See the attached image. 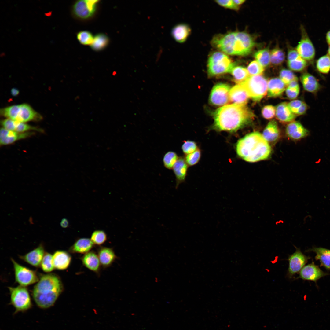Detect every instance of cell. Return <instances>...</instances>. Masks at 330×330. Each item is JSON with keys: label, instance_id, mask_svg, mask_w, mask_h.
I'll return each mask as SVG.
<instances>
[{"label": "cell", "instance_id": "6da1fadb", "mask_svg": "<svg viewBox=\"0 0 330 330\" xmlns=\"http://www.w3.org/2000/svg\"><path fill=\"white\" fill-rule=\"evenodd\" d=\"M254 117V113L245 105H226L215 112L212 128L217 131L235 132L250 124Z\"/></svg>", "mask_w": 330, "mask_h": 330}, {"label": "cell", "instance_id": "7a4b0ae2", "mask_svg": "<svg viewBox=\"0 0 330 330\" xmlns=\"http://www.w3.org/2000/svg\"><path fill=\"white\" fill-rule=\"evenodd\" d=\"M211 43L213 46L227 55L240 56L249 54L255 45L250 35L238 31L216 35Z\"/></svg>", "mask_w": 330, "mask_h": 330}, {"label": "cell", "instance_id": "3957f363", "mask_svg": "<svg viewBox=\"0 0 330 330\" xmlns=\"http://www.w3.org/2000/svg\"><path fill=\"white\" fill-rule=\"evenodd\" d=\"M63 289L61 280L57 274H42L33 288V298L39 308L47 309L54 305Z\"/></svg>", "mask_w": 330, "mask_h": 330}, {"label": "cell", "instance_id": "277c9868", "mask_svg": "<svg viewBox=\"0 0 330 330\" xmlns=\"http://www.w3.org/2000/svg\"><path fill=\"white\" fill-rule=\"evenodd\" d=\"M238 155L245 161L255 162L268 158L271 148L262 134L256 131L239 139L236 145Z\"/></svg>", "mask_w": 330, "mask_h": 330}, {"label": "cell", "instance_id": "5b68a950", "mask_svg": "<svg viewBox=\"0 0 330 330\" xmlns=\"http://www.w3.org/2000/svg\"><path fill=\"white\" fill-rule=\"evenodd\" d=\"M1 114L8 119L25 123L39 120L42 117L31 106L25 104L13 105L2 108L1 110Z\"/></svg>", "mask_w": 330, "mask_h": 330}, {"label": "cell", "instance_id": "8992f818", "mask_svg": "<svg viewBox=\"0 0 330 330\" xmlns=\"http://www.w3.org/2000/svg\"><path fill=\"white\" fill-rule=\"evenodd\" d=\"M234 66V63L229 57L221 51L213 52L208 58V72L211 76L231 72Z\"/></svg>", "mask_w": 330, "mask_h": 330}, {"label": "cell", "instance_id": "52a82bcc", "mask_svg": "<svg viewBox=\"0 0 330 330\" xmlns=\"http://www.w3.org/2000/svg\"><path fill=\"white\" fill-rule=\"evenodd\" d=\"M239 84L246 91L249 97L256 102L260 101L267 93L268 82L261 75L249 76Z\"/></svg>", "mask_w": 330, "mask_h": 330}, {"label": "cell", "instance_id": "ba28073f", "mask_svg": "<svg viewBox=\"0 0 330 330\" xmlns=\"http://www.w3.org/2000/svg\"><path fill=\"white\" fill-rule=\"evenodd\" d=\"M8 288L10 304L15 309L14 314L25 312L32 307L31 298L26 287L20 285L15 287H8Z\"/></svg>", "mask_w": 330, "mask_h": 330}, {"label": "cell", "instance_id": "9c48e42d", "mask_svg": "<svg viewBox=\"0 0 330 330\" xmlns=\"http://www.w3.org/2000/svg\"><path fill=\"white\" fill-rule=\"evenodd\" d=\"M14 271L16 281L20 285L27 286L37 282L39 279L36 272L22 266L11 258Z\"/></svg>", "mask_w": 330, "mask_h": 330}, {"label": "cell", "instance_id": "30bf717a", "mask_svg": "<svg viewBox=\"0 0 330 330\" xmlns=\"http://www.w3.org/2000/svg\"><path fill=\"white\" fill-rule=\"evenodd\" d=\"M302 37L296 50L300 56L307 62L313 61L315 56V47L305 29L301 27Z\"/></svg>", "mask_w": 330, "mask_h": 330}, {"label": "cell", "instance_id": "8fae6325", "mask_svg": "<svg viewBox=\"0 0 330 330\" xmlns=\"http://www.w3.org/2000/svg\"><path fill=\"white\" fill-rule=\"evenodd\" d=\"M295 248V252L290 255L288 258L289 265L287 275L290 278L299 272L310 258L304 254L299 248Z\"/></svg>", "mask_w": 330, "mask_h": 330}, {"label": "cell", "instance_id": "7c38bea8", "mask_svg": "<svg viewBox=\"0 0 330 330\" xmlns=\"http://www.w3.org/2000/svg\"><path fill=\"white\" fill-rule=\"evenodd\" d=\"M230 87L228 85L219 83L215 86L212 90L209 100L211 104L217 106L228 103L230 100Z\"/></svg>", "mask_w": 330, "mask_h": 330}, {"label": "cell", "instance_id": "4fadbf2b", "mask_svg": "<svg viewBox=\"0 0 330 330\" xmlns=\"http://www.w3.org/2000/svg\"><path fill=\"white\" fill-rule=\"evenodd\" d=\"M98 1L96 0L78 1L73 5V13L76 16L82 19L90 18L95 13Z\"/></svg>", "mask_w": 330, "mask_h": 330}, {"label": "cell", "instance_id": "5bb4252c", "mask_svg": "<svg viewBox=\"0 0 330 330\" xmlns=\"http://www.w3.org/2000/svg\"><path fill=\"white\" fill-rule=\"evenodd\" d=\"M328 274L323 271L318 266L312 262L305 266L302 268L299 272V275L297 278L316 282L318 280Z\"/></svg>", "mask_w": 330, "mask_h": 330}, {"label": "cell", "instance_id": "9a60e30c", "mask_svg": "<svg viewBox=\"0 0 330 330\" xmlns=\"http://www.w3.org/2000/svg\"><path fill=\"white\" fill-rule=\"evenodd\" d=\"M31 132L18 133L2 127L0 131V144L4 145L11 144L17 141L29 137Z\"/></svg>", "mask_w": 330, "mask_h": 330}, {"label": "cell", "instance_id": "2e32d148", "mask_svg": "<svg viewBox=\"0 0 330 330\" xmlns=\"http://www.w3.org/2000/svg\"><path fill=\"white\" fill-rule=\"evenodd\" d=\"M45 253L43 245L41 243L37 248L20 257L31 266L37 267L40 266Z\"/></svg>", "mask_w": 330, "mask_h": 330}, {"label": "cell", "instance_id": "e0dca14e", "mask_svg": "<svg viewBox=\"0 0 330 330\" xmlns=\"http://www.w3.org/2000/svg\"><path fill=\"white\" fill-rule=\"evenodd\" d=\"M286 132L288 137L295 140L304 138L309 134L308 130L300 123L296 121H293L287 125Z\"/></svg>", "mask_w": 330, "mask_h": 330}, {"label": "cell", "instance_id": "ac0fdd59", "mask_svg": "<svg viewBox=\"0 0 330 330\" xmlns=\"http://www.w3.org/2000/svg\"><path fill=\"white\" fill-rule=\"evenodd\" d=\"M249 98L247 92L240 84L235 86L230 89L229 99L234 104L245 105Z\"/></svg>", "mask_w": 330, "mask_h": 330}, {"label": "cell", "instance_id": "d6986e66", "mask_svg": "<svg viewBox=\"0 0 330 330\" xmlns=\"http://www.w3.org/2000/svg\"><path fill=\"white\" fill-rule=\"evenodd\" d=\"M188 168V164L185 158L179 157L173 168L176 177V189L178 188L180 184L185 182Z\"/></svg>", "mask_w": 330, "mask_h": 330}, {"label": "cell", "instance_id": "ffe728a7", "mask_svg": "<svg viewBox=\"0 0 330 330\" xmlns=\"http://www.w3.org/2000/svg\"><path fill=\"white\" fill-rule=\"evenodd\" d=\"M72 260L71 255L68 252L63 250H57L53 255V260L55 269L63 270L69 266Z\"/></svg>", "mask_w": 330, "mask_h": 330}, {"label": "cell", "instance_id": "44dd1931", "mask_svg": "<svg viewBox=\"0 0 330 330\" xmlns=\"http://www.w3.org/2000/svg\"><path fill=\"white\" fill-rule=\"evenodd\" d=\"M97 252L101 265L104 268L110 266L117 258L113 249L110 248L101 247Z\"/></svg>", "mask_w": 330, "mask_h": 330}, {"label": "cell", "instance_id": "7402d4cb", "mask_svg": "<svg viewBox=\"0 0 330 330\" xmlns=\"http://www.w3.org/2000/svg\"><path fill=\"white\" fill-rule=\"evenodd\" d=\"M276 114L277 119L284 123H290L293 121L296 116L289 108L288 103L284 102L279 104L277 106Z\"/></svg>", "mask_w": 330, "mask_h": 330}, {"label": "cell", "instance_id": "603a6c76", "mask_svg": "<svg viewBox=\"0 0 330 330\" xmlns=\"http://www.w3.org/2000/svg\"><path fill=\"white\" fill-rule=\"evenodd\" d=\"M4 125L6 129L18 133L29 132L32 130L41 131V129L25 123L20 122L10 119L6 120Z\"/></svg>", "mask_w": 330, "mask_h": 330}, {"label": "cell", "instance_id": "cb8c5ba5", "mask_svg": "<svg viewBox=\"0 0 330 330\" xmlns=\"http://www.w3.org/2000/svg\"><path fill=\"white\" fill-rule=\"evenodd\" d=\"M191 32V29L186 24L181 23L174 26L171 31V34L177 42L182 43L186 41Z\"/></svg>", "mask_w": 330, "mask_h": 330}, {"label": "cell", "instance_id": "d4e9b609", "mask_svg": "<svg viewBox=\"0 0 330 330\" xmlns=\"http://www.w3.org/2000/svg\"><path fill=\"white\" fill-rule=\"evenodd\" d=\"M94 245L90 239L86 238H80L76 240L70 248L69 250L72 253L85 254L90 251Z\"/></svg>", "mask_w": 330, "mask_h": 330}, {"label": "cell", "instance_id": "484cf974", "mask_svg": "<svg viewBox=\"0 0 330 330\" xmlns=\"http://www.w3.org/2000/svg\"><path fill=\"white\" fill-rule=\"evenodd\" d=\"M83 265L88 269L98 273L101 263L97 255L94 251H90L85 254L81 258Z\"/></svg>", "mask_w": 330, "mask_h": 330}, {"label": "cell", "instance_id": "4316f807", "mask_svg": "<svg viewBox=\"0 0 330 330\" xmlns=\"http://www.w3.org/2000/svg\"><path fill=\"white\" fill-rule=\"evenodd\" d=\"M286 86L280 78H276L270 79L268 82V96L276 97L280 96L285 90Z\"/></svg>", "mask_w": 330, "mask_h": 330}, {"label": "cell", "instance_id": "83f0119b", "mask_svg": "<svg viewBox=\"0 0 330 330\" xmlns=\"http://www.w3.org/2000/svg\"><path fill=\"white\" fill-rule=\"evenodd\" d=\"M304 89L311 93H315L320 88V85L315 77L308 73H305L300 78Z\"/></svg>", "mask_w": 330, "mask_h": 330}, {"label": "cell", "instance_id": "f1b7e54d", "mask_svg": "<svg viewBox=\"0 0 330 330\" xmlns=\"http://www.w3.org/2000/svg\"><path fill=\"white\" fill-rule=\"evenodd\" d=\"M309 250L315 253V259L320 261L321 266H323L327 270H330V250L322 247H313Z\"/></svg>", "mask_w": 330, "mask_h": 330}, {"label": "cell", "instance_id": "f546056e", "mask_svg": "<svg viewBox=\"0 0 330 330\" xmlns=\"http://www.w3.org/2000/svg\"><path fill=\"white\" fill-rule=\"evenodd\" d=\"M262 135L267 142H274L278 139L280 131L276 121L272 120L268 123L263 132Z\"/></svg>", "mask_w": 330, "mask_h": 330}, {"label": "cell", "instance_id": "4dcf8cb0", "mask_svg": "<svg viewBox=\"0 0 330 330\" xmlns=\"http://www.w3.org/2000/svg\"><path fill=\"white\" fill-rule=\"evenodd\" d=\"M231 73L235 82L240 84L249 76L247 69L241 66H234Z\"/></svg>", "mask_w": 330, "mask_h": 330}, {"label": "cell", "instance_id": "1f68e13d", "mask_svg": "<svg viewBox=\"0 0 330 330\" xmlns=\"http://www.w3.org/2000/svg\"><path fill=\"white\" fill-rule=\"evenodd\" d=\"M254 58L263 67L268 66L270 63V52L267 48L259 50L254 55Z\"/></svg>", "mask_w": 330, "mask_h": 330}, {"label": "cell", "instance_id": "d6a6232c", "mask_svg": "<svg viewBox=\"0 0 330 330\" xmlns=\"http://www.w3.org/2000/svg\"><path fill=\"white\" fill-rule=\"evenodd\" d=\"M108 42V38L106 35L103 34H99L94 37L90 46L93 50L99 51L105 48Z\"/></svg>", "mask_w": 330, "mask_h": 330}, {"label": "cell", "instance_id": "836d02e7", "mask_svg": "<svg viewBox=\"0 0 330 330\" xmlns=\"http://www.w3.org/2000/svg\"><path fill=\"white\" fill-rule=\"evenodd\" d=\"M317 69L320 73L324 74L328 73L330 71V57L326 54L319 58L316 61Z\"/></svg>", "mask_w": 330, "mask_h": 330}, {"label": "cell", "instance_id": "e575fe53", "mask_svg": "<svg viewBox=\"0 0 330 330\" xmlns=\"http://www.w3.org/2000/svg\"><path fill=\"white\" fill-rule=\"evenodd\" d=\"M270 62L274 65L282 63L285 59V54L283 50L279 47L273 49L270 52Z\"/></svg>", "mask_w": 330, "mask_h": 330}, {"label": "cell", "instance_id": "d590c367", "mask_svg": "<svg viewBox=\"0 0 330 330\" xmlns=\"http://www.w3.org/2000/svg\"><path fill=\"white\" fill-rule=\"evenodd\" d=\"M178 158L175 152L172 151L167 152L164 156L163 160L164 166L169 170L173 169Z\"/></svg>", "mask_w": 330, "mask_h": 330}, {"label": "cell", "instance_id": "8d00e7d4", "mask_svg": "<svg viewBox=\"0 0 330 330\" xmlns=\"http://www.w3.org/2000/svg\"><path fill=\"white\" fill-rule=\"evenodd\" d=\"M288 67L291 70L297 72L303 71L308 66L307 62L300 56L296 59L288 61Z\"/></svg>", "mask_w": 330, "mask_h": 330}, {"label": "cell", "instance_id": "74e56055", "mask_svg": "<svg viewBox=\"0 0 330 330\" xmlns=\"http://www.w3.org/2000/svg\"><path fill=\"white\" fill-rule=\"evenodd\" d=\"M40 266L45 272L50 273L55 269L53 260V255L50 253L45 252L42 259Z\"/></svg>", "mask_w": 330, "mask_h": 330}, {"label": "cell", "instance_id": "f35d334b", "mask_svg": "<svg viewBox=\"0 0 330 330\" xmlns=\"http://www.w3.org/2000/svg\"><path fill=\"white\" fill-rule=\"evenodd\" d=\"M107 235L102 230H96L92 233L90 240L94 244L100 245L105 243L107 240Z\"/></svg>", "mask_w": 330, "mask_h": 330}, {"label": "cell", "instance_id": "ab89813d", "mask_svg": "<svg viewBox=\"0 0 330 330\" xmlns=\"http://www.w3.org/2000/svg\"><path fill=\"white\" fill-rule=\"evenodd\" d=\"M247 70L249 76L261 75L264 71V67L255 60L249 63Z\"/></svg>", "mask_w": 330, "mask_h": 330}, {"label": "cell", "instance_id": "60d3db41", "mask_svg": "<svg viewBox=\"0 0 330 330\" xmlns=\"http://www.w3.org/2000/svg\"><path fill=\"white\" fill-rule=\"evenodd\" d=\"M77 37L80 43L84 45H91L94 38L92 34L86 31L79 32L77 34Z\"/></svg>", "mask_w": 330, "mask_h": 330}, {"label": "cell", "instance_id": "b9f144b4", "mask_svg": "<svg viewBox=\"0 0 330 330\" xmlns=\"http://www.w3.org/2000/svg\"><path fill=\"white\" fill-rule=\"evenodd\" d=\"M280 77L282 81L286 85L292 81L298 79L297 77L291 71L287 69H282L280 73Z\"/></svg>", "mask_w": 330, "mask_h": 330}, {"label": "cell", "instance_id": "7bdbcfd3", "mask_svg": "<svg viewBox=\"0 0 330 330\" xmlns=\"http://www.w3.org/2000/svg\"><path fill=\"white\" fill-rule=\"evenodd\" d=\"M200 149L197 148L194 152L187 155L185 159L188 165L192 166L198 163L200 160Z\"/></svg>", "mask_w": 330, "mask_h": 330}, {"label": "cell", "instance_id": "ee69618b", "mask_svg": "<svg viewBox=\"0 0 330 330\" xmlns=\"http://www.w3.org/2000/svg\"><path fill=\"white\" fill-rule=\"evenodd\" d=\"M182 148L183 152L186 155L191 153L197 149L196 142L189 140L184 141Z\"/></svg>", "mask_w": 330, "mask_h": 330}, {"label": "cell", "instance_id": "f6af8a7d", "mask_svg": "<svg viewBox=\"0 0 330 330\" xmlns=\"http://www.w3.org/2000/svg\"><path fill=\"white\" fill-rule=\"evenodd\" d=\"M276 109L272 105H267L263 107L262 113L263 117L267 119H270L275 116Z\"/></svg>", "mask_w": 330, "mask_h": 330}, {"label": "cell", "instance_id": "bcb514c9", "mask_svg": "<svg viewBox=\"0 0 330 330\" xmlns=\"http://www.w3.org/2000/svg\"><path fill=\"white\" fill-rule=\"evenodd\" d=\"M218 5L225 7L235 10H238L239 9L240 6L236 5L233 0H220L215 1Z\"/></svg>", "mask_w": 330, "mask_h": 330}, {"label": "cell", "instance_id": "7dc6e473", "mask_svg": "<svg viewBox=\"0 0 330 330\" xmlns=\"http://www.w3.org/2000/svg\"><path fill=\"white\" fill-rule=\"evenodd\" d=\"M303 102L300 100H295L288 103V105L291 111L296 115L298 110Z\"/></svg>", "mask_w": 330, "mask_h": 330}, {"label": "cell", "instance_id": "c3c4849f", "mask_svg": "<svg viewBox=\"0 0 330 330\" xmlns=\"http://www.w3.org/2000/svg\"><path fill=\"white\" fill-rule=\"evenodd\" d=\"M299 90V88L290 89L287 88L286 90V94L289 98L294 99L298 95Z\"/></svg>", "mask_w": 330, "mask_h": 330}, {"label": "cell", "instance_id": "681fc988", "mask_svg": "<svg viewBox=\"0 0 330 330\" xmlns=\"http://www.w3.org/2000/svg\"><path fill=\"white\" fill-rule=\"evenodd\" d=\"M300 56L296 49H290L288 50V61L294 60Z\"/></svg>", "mask_w": 330, "mask_h": 330}, {"label": "cell", "instance_id": "f907efd6", "mask_svg": "<svg viewBox=\"0 0 330 330\" xmlns=\"http://www.w3.org/2000/svg\"><path fill=\"white\" fill-rule=\"evenodd\" d=\"M307 105L304 102L298 110L296 115H301L304 114L306 113L307 109Z\"/></svg>", "mask_w": 330, "mask_h": 330}, {"label": "cell", "instance_id": "816d5d0a", "mask_svg": "<svg viewBox=\"0 0 330 330\" xmlns=\"http://www.w3.org/2000/svg\"><path fill=\"white\" fill-rule=\"evenodd\" d=\"M298 81V79H295L291 81L288 85L287 88L290 89L299 88Z\"/></svg>", "mask_w": 330, "mask_h": 330}, {"label": "cell", "instance_id": "f5cc1de1", "mask_svg": "<svg viewBox=\"0 0 330 330\" xmlns=\"http://www.w3.org/2000/svg\"><path fill=\"white\" fill-rule=\"evenodd\" d=\"M61 227L63 228H67L68 227L69 225L68 221L66 218H63L62 220L60 223Z\"/></svg>", "mask_w": 330, "mask_h": 330}, {"label": "cell", "instance_id": "db71d44e", "mask_svg": "<svg viewBox=\"0 0 330 330\" xmlns=\"http://www.w3.org/2000/svg\"><path fill=\"white\" fill-rule=\"evenodd\" d=\"M11 93L13 96H16L19 94V91L16 88H13L11 90Z\"/></svg>", "mask_w": 330, "mask_h": 330}, {"label": "cell", "instance_id": "11a10c76", "mask_svg": "<svg viewBox=\"0 0 330 330\" xmlns=\"http://www.w3.org/2000/svg\"><path fill=\"white\" fill-rule=\"evenodd\" d=\"M326 39L327 44L329 46L330 45V30L328 31L326 34Z\"/></svg>", "mask_w": 330, "mask_h": 330}, {"label": "cell", "instance_id": "9f6ffc18", "mask_svg": "<svg viewBox=\"0 0 330 330\" xmlns=\"http://www.w3.org/2000/svg\"><path fill=\"white\" fill-rule=\"evenodd\" d=\"M233 1L236 5L239 6L240 5H241L245 2V1L243 0H234Z\"/></svg>", "mask_w": 330, "mask_h": 330}, {"label": "cell", "instance_id": "6f0895ef", "mask_svg": "<svg viewBox=\"0 0 330 330\" xmlns=\"http://www.w3.org/2000/svg\"><path fill=\"white\" fill-rule=\"evenodd\" d=\"M327 54L330 57V45L329 46L328 49Z\"/></svg>", "mask_w": 330, "mask_h": 330}]
</instances>
